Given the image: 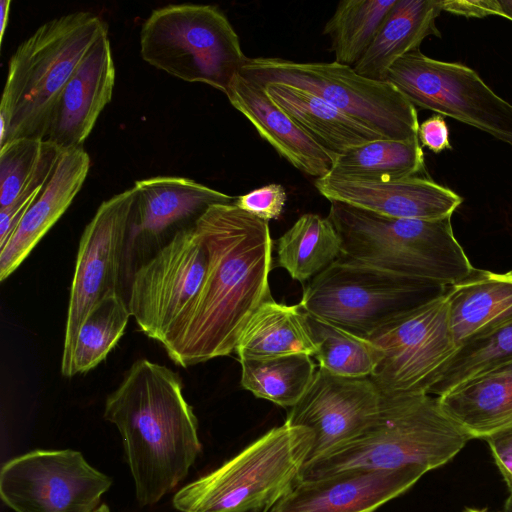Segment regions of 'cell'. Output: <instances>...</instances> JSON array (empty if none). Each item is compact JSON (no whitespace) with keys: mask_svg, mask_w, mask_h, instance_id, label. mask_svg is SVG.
Listing matches in <instances>:
<instances>
[{"mask_svg":"<svg viewBox=\"0 0 512 512\" xmlns=\"http://www.w3.org/2000/svg\"><path fill=\"white\" fill-rule=\"evenodd\" d=\"M195 229L207 252L204 282L188 315L163 345L181 367L235 352L254 311L272 298L273 242L268 222L233 202L211 206Z\"/></svg>","mask_w":512,"mask_h":512,"instance_id":"cell-1","label":"cell"},{"mask_svg":"<svg viewBox=\"0 0 512 512\" xmlns=\"http://www.w3.org/2000/svg\"><path fill=\"white\" fill-rule=\"evenodd\" d=\"M182 388L172 369L139 359L106 399L104 417L121 435L141 505L174 489L201 452L198 421Z\"/></svg>","mask_w":512,"mask_h":512,"instance_id":"cell-2","label":"cell"},{"mask_svg":"<svg viewBox=\"0 0 512 512\" xmlns=\"http://www.w3.org/2000/svg\"><path fill=\"white\" fill-rule=\"evenodd\" d=\"M469 440L436 397H382L372 422L350 441L307 461L299 481L353 469L418 468L427 473L451 461Z\"/></svg>","mask_w":512,"mask_h":512,"instance_id":"cell-3","label":"cell"},{"mask_svg":"<svg viewBox=\"0 0 512 512\" xmlns=\"http://www.w3.org/2000/svg\"><path fill=\"white\" fill-rule=\"evenodd\" d=\"M105 32L97 15L77 11L42 24L17 47L0 102V146L18 138L44 139L64 86Z\"/></svg>","mask_w":512,"mask_h":512,"instance_id":"cell-4","label":"cell"},{"mask_svg":"<svg viewBox=\"0 0 512 512\" xmlns=\"http://www.w3.org/2000/svg\"><path fill=\"white\" fill-rule=\"evenodd\" d=\"M328 219L341 240L339 258L451 286L473 271L454 236L451 217L392 218L330 201Z\"/></svg>","mask_w":512,"mask_h":512,"instance_id":"cell-5","label":"cell"},{"mask_svg":"<svg viewBox=\"0 0 512 512\" xmlns=\"http://www.w3.org/2000/svg\"><path fill=\"white\" fill-rule=\"evenodd\" d=\"M313 433L284 422L173 497L181 512H268L299 481Z\"/></svg>","mask_w":512,"mask_h":512,"instance_id":"cell-6","label":"cell"},{"mask_svg":"<svg viewBox=\"0 0 512 512\" xmlns=\"http://www.w3.org/2000/svg\"><path fill=\"white\" fill-rule=\"evenodd\" d=\"M140 53L161 71L224 94L247 60L225 14L216 6L202 4L153 10L141 27Z\"/></svg>","mask_w":512,"mask_h":512,"instance_id":"cell-7","label":"cell"},{"mask_svg":"<svg viewBox=\"0 0 512 512\" xmlns=\"http://www.w3.org/2000/svg\"><path fill=\"white\" fill-rule=\"evenodd\" d=\"M448 288L338 258L308 281L298 304L306 314L366 338Z\"/></svg>","mask_w":512,"mask_h":512,"instance_id":"cell-8","label":"cell"},{"mask_svg":"<svg viewBox=\"0 0 512 512\" xmlns=\"http://www.w3.org/2000/svg\"><path fill=\"white\" fill-rule=\"evenodd\" d=\"M239 74L264 86L299 88L327 101L383 138L418 137L417 110L388 81L358 74L337 62H295L277 57L247 58Z\"/></svg>","mask_w":512,"mask_h":512,"instance_id":"cell-9","label":"cell"},{"mask_svg":"<svg viewBox=\"0 0 512 512\" xmlns=\"http://www.w3.org/2000/svg\"><path fill=\"white\" fill-rule=\"evenodd\" d=\"M385 81L414 106L451 117L512 147V104L473 69L416 50L397 60Z\"/></svg>","mask_w":512,"mask_h":512,"instance_id":"cell-10","label":"cell"},{"mask_svg":"<svg viewBox=\"0 0 512 512\" xmlns=\"http://www.w3.org/2000/svg\"><path fill=\"white\" fill-rule=\"evenodd\" d=\"M207 252L195 226L176 233L134 272L127 305L139 329L162 345L191 310L204 282Z\"/></svg>","mask_w":512,"mask_h":512,"instance_id":"cell-11","label":"cell"},{"mask_svg":"<svg viewBox=\"0 0 512 512\" xmlns=\"http://www.w3.org/2000/svg\"><path fill=\"white\" fill-rule=\"evenodd\" d=\"M445 295L387 321L366 337L383 352L370 376L382 397L426 394L429 379L457 350Z\"/></svg>","mask_w":512,"mask_h":512,"instance_id":"cell-12","label":"cell"},{"mask_svg":"<svg viewBox=\"0 0 512 512\" xmlns=\"http://www.w3.org/2000/svg\"><path fill=\"white\" fill-rule=\"evenodd\" d=\"M112 479L72 449H37L6 462L0 496L15 512H94Z\"/></svg>","mask_w":512,"mask_h":512,"instance_id":"cell-13","label":"cell"},{"mask_svg":"<svg viewBox=\"0 0 512 512\" xmlns=\"http://www.w3.org/2000/svg\"><path fill=\"white\" fill-rule=\"evenodd\" d=\"M132 201L133 189L130 188L102 202L82 233L68 304L61 360L63 376L88 313L106 296L120 293Z\"/></svg>","mask_w":512,"mask_h":512,"instance_id":"cell-14","label":"cell"},{"mask_svg":"<svg viewBox=\"0 0 512 512\" xmlns=\"http://www.w3.org/2000/svg\"><path fill=\"white\" fill-rule=\"evenodd\" d=\"M381 400L370 377H343L319 367L285 422L312 431L310 461L359 435L378 414Z\"/></svg>","mask_w":512,"mask_h":512,"instance_id":"cell-15","label":"cell"},{"mask_svg":"<svg viewBox=\"0 0 512 512\" xmlns=\"http://www.w3.org/2000/svg\"><path fill=\"white\" fill-rule=\"evenodd\" d=\"M132 189L127 252L138 244L160 243L162 247L179 231L195 226L211 206L235 200L193 179L179 176L138 180Z\"/></svg>","mask_w":512,"mask_h":512,"instance_id":"cell-16","label":"cell"},{"mask_svg":"<svg viewBox=\"0 0 512 512\" xmlns=\"http://www.w3.org/2000/svg\"><path fill=\"white\" fill-rule=\"evenodd\" d=\"M424 474L418 468L353 469L298 481L269 512H374Z\"/></svg>","mask_w":512,"mask_h":512,"instance_id":"cell-17","label":"cell"},{"mask_svg":"<svg viewBox=\"0 0 512 512\" xmlns=\"http://www.w3.org/2000/svg\"><path fill=\"white\" fill-rule=\"evenodd\" d=\"M107 32L85 53L50 116L43 140L64 150L82 146L112 100L115 66Z\"/></svg>","mask_w":512,"mask_h":512,"instance_id":"cell-18","label":"cell"},{"mask_svg":"<svg viewBox=\"0 0 512 512\" xmlns=\"http://www.w3.org/2000/svg\"><path fill=\"white\" fill-rule=\"evenodd\" d=\"M329 201H339L392 218L437 220L451 217L463 199L430 179L412 176L374 183L326 175L314 182Z\"/></svg>","mask_w":512,"mask_h":512,"instance_id":"cell-19","label":"cell"},{"mask_svg":"<svg viewBox=\"0 0 512 512\" xmlns=\"http://www.w3.org/2000/svg\"><path fill=\"white\" fill-rule=\"evenodd\" d=\"M90 168L83 146L65 149L54 172L16 229L0 247V280L8 278L65 213L81 190Z\"/></svg>","mask_w":512,"mask_h":512,"instance_id":"cell-20","label":"cell"},{"mask_svg":"<svg viewBox=\"0 0 512 512\" xmlns=\"http://www.w3.org/2000/svg\"><path fill=\"white\" fill-rule=\"evenodd\" d=\"M225 95L260 137L296 169L316 179L330 173L334 159L269 98L261 85L237 73Z\"/></svg>","mask_w":512,"mask_h":512,"instance_id":"cell-21","label":"cell"},{"mask_svg":"<svg viewBox=\"0 0 512 512\" xmlns=\"http://www.w3.org/2000/svg\"><path fill=\"white\" fill-rule=\"evenodd\" d=\"M443 412L470 439L512 428V360L436 397Z\"/></svg>","mask_w":512,"mask_h":512,"instance_id":"cell-22","label":"cell"},{"mask_svg":"<svg viewBox=\"0 0 512 512\" xmlns=\"http://www.w3.org/2000/svg\"><path fill=\"white\" fill-rule=\"evenodd\" d=\"M448 322L457 348L512 321V271L474 268L446 292Z\"/></svg>","mask_w":512,"mask_h":512,"instance_id":"cell-23","label":"cell"},{"mask_svg":"<svg viewBox=\"0 0 512 512\" xmlns=\"http://www.w3.org/2000/svg\"><path fill=\"white\" fill-rule=\"evenodd\" d=\"M262 87L269 98L334 160L352 147L383 138L310 92L277 83Z\"/></svg>","mask_w":512,"mask_h":512,"instance_id":"cell-24","label":"cell"},{"mask_svg":"<svg viewBox=\"0 0 512 512\" xmlns=\"http://www.w3.org/2000/svg\"><path fill=\"white\" fill-rule=\"evenodd\" d=\"M442 11V0H396L354 70L366 78L385 81L397 60L419 50L426 37L440 36L436 18Z\"/></svg>","mask_w":512,"mask_h":512,"instance_id":"cell-25","label":"cell"},{"mask_svg":"<svg viewBox=\"0 0 512 512\" xmlns=\"http://www.w3.org/2000/svg\"><path fill=\"white\" fill-rule=\"evenodd\" d=\"M316 351L306 313L299 304L286 305L273 298L254 311L235 348L239 360L292 354L314 357Z\"/></svg>","mask_w":512,"mask_h":512,"instance_id":"cell-26","label":"cell"},{"mask_svg":"<svg viewBox=\"0 0 512 512\" xmlns=\"http://www.w3.org/2000/svg\"><path fill=\"white\" fill-rule=\"evenodd\" d=\"M424 167V154L418 137L409 140L380 138L339 155L328 175L383 183L416 176Z\"/></svg>","mask_w":512,"mask_h":512,"instance_id":"cell-27","label":"cell"},{"mask_svg":"<svg viewBox=\"0 0 512 512\" xmlns=\"http://www.w3.org/2000/svg\"><path fill=\"white\" fill-rule=\"evenodd\" d=\"M341 255V240L328 217L307 213L277 240V266L292 279L309 281Z\"/></svg>","mask_w":512,"mask_h":512,"instance_id":"cell-28","label":"cell"},{"mask_svg":"<svg viewBox=\"0 0 512 512\" xmlns=\"http://www.w3.org/2000/svg\"><path fill=\"white\" fill-rule=\"evenodd\" d=\"M241 385L255 397L293 407L310 387L316 366L307 354L240 359Z\"/></svg>","mask_w":512,"mask_h":512,"instance_id":"cell-29","label":"cell"},{"mask_svg":"<svg viewBox=\"0 0 512 512\" xmlns=\"http://www.w3.org/2000/svg\"><path fill=\"white\" fill-rule=\"evenodd\" d=\"M63 151L52 142L36 138H18L0 146V208L22 192L42 188Z\"/></svg>","mask_w":512,"mask_h":512,"instance_id":"cell-30","label":"cell"},{"mask_svg":"<svg viewBox=\"0 0 512 512\" xmlns=\"http://www.w3.org/2000/svg\"><path fill=\"white\" fill-rule=\"evenodd\" d=\"M396 0H344L326 22L335 62L355 67L372 45Z\"/></svg>","mask_w":512,"mask_h":512,"instance_id":"cell-31","label":"cell"},{"mask_svg":"<svg viewBox=\"0 0 512 512\" xmlns=\"http://www.w3.org/2000/svg\"><path fill=\"white\" fill-rule=\"evenodd\" d=\"M512 360V321L457 348L429 379L425 392L440 396L463 382Z\"/></svg>","mask_w":512,"mask_h":512,"instance_id":"cell-32","label":"cell"},{"mask_svg":"<svg viewBox=\"0 0 512 512\" xmlns=\"http://www.w3.org/2000/svg\"><path fill=\"white\" fill-rule=\"evenodd\" d=\"M130 316L127 301L120 293L110 294L99 301L78 331L64 376L87 372L102 362L124 334Z\"/></svg>","mask_w":512,"mask_h":512,"instance_id":"cell-33","label":"cell"},{"mask_svg":"<svg viewBox=\"0 0 512 512\" xmlns=\"http://www.w3.org/2000/svg\"><path fill=\"white\" fill-rule=\"evenodd\" d=\"M317 347L320 368L343 377H370L383 358L382 350L365 337L306 314Z\"/></svg>","mask_w":512,"mask_h":512,"instance_id":"cell-34","label":"cell"},{"mask_svg":"<svg viewBox=\"0 0 512 512\" xmlns=\"http://www.w3.org/2000/svg\"><path fill=\"white\" fill-rule=\"evenodd\" d=\"M286 200L284 187L271 183L236 197L234 204L256 218L269 222L280 217Z\"/></svg>","mask_w":512,"mask_h":512,"instance_id":"cell-35","label":"cell"},{"mask_svg":"<svg viewBox=\"0 0 512 512\" xmlns=\"http://www.w3.org/2000/svg\"><path fill=\"white\" fill-rule=\"evenodd\" d=\"M486 442L512 497V428L487 438Z\"/></svg>","mask_w":512,"mask_h":512,"instance_id":"cell-36","label":"cell"},{"mask_svg":"<svg viewBox=\"0 0 512 512\" xmlns=\"http://www.w3.org/2000/svg\"><path fill=\"white\" fill-rule=\"evenodd\" d=\"M418 138L423 146L435 153L451 148L447 124L440 115L432 116L419 125Z\"/></svg>","mask_w":512,"mask_h":512,"instance_id":"cell-37","label":"cell"},{"mask_svg":"<svg viewBox=\"0 0 512 512\" xmlns=\"http://www.w3.org/2000/svg\"><path fill=\"white\" fill-rule=\"evenodd\" d=\"M443 11L465 17H486L492 15V0H442Z\"/></svg>","mask_w":512,"mask_h":512,"instance_id":"cell-38","label":"cell"},{"mask_svg":"<svg viewBox=\"0 0 512 512\" xmlns=\"http://www.w3.org/2000/svg\"><path fill=\"white\" fill-rule=\"evenodd\" d=\"M512 21V0H494V13Z\"/></svg>","mask_w":512,"mask_h":512,"instance_id":"cell-39","label":"cell"},{"mask_svg":"<svg viewBox=\"0 0 512 512\" xmlns=\"http://www.w3.org/2000/svg\"><path fill=\"white\" fill-rule=\"evenodd\" d=\"M10 0H2L0 3V41H3L5 30L7 27L9 12H10Z\"/></svg>","mask_w":512,"mask_h":512,"instance_id":"cell-40","label":"cell"},{"mask_svg":"<svg viewBox=\"0 0 512 512\" xmlns=\"http://www.w3.org/2000/svg\"><path fill=\"white\" fill-rule=\"evenodd\" d=\"M504 512H512V497H508L505 501Z\"/></svg>","mask_w":512,"mask_h":512,"instance_id":"cell-41","label":"cell"},{"mask_svg":"<svg viewBox=\"0 0 512 512\" xmlns=\"http://www.w3.org/2000/svg\"><path fill=\"white\" fill-rule=\"evenodd\" d=\"M94 512H110V509L106 504H101Z\"/></svg>","mask_w":512,"mask_h":512,"instance_id":"cell-42","label":"cell"},{"mask_svg":"<svg viewBox=\"0 0 512 512\" xmlns=\"http://www.w3.org/2000/svg\"><path fill=\"white\" fill-rule=\"evenodd\" d=\"M464 512H489V511L484 510V509L467 508V509H465Z\"/></svg>","mask_w":512,"mask_h":512,"instance_id":"cell-43","label":"cell"},{"mask_svg":"<svg viewBox=\"0 0 512 512\" xmlns=\"http://www.w3.org/2000/svg\"><path fill=\"white\" fill-rule=\"evenodd\" d=\"M247 512H260V511H247Z\"/></svg>","mask_w":512,"mask_h":512,"instance_id":"cell-44","label":"cell"}]
</instances>
